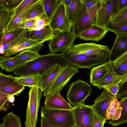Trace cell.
<instances>
[{
	"mask_svg": "<svg viewBox=\"0 0 127 127\" xmlns=\"http://www.w3.org/2000/svg\"><path fill=\"white\" fill-rule=\"evenodd\" d=\"M69 64L62 53L48 54L41 55L15 69L13 73L16 77L39 74L56 66Z\"/></svg>",
	"mask_w": 127,
	"mask_h": 127,
	"instance_id": "obj_1",
	"label": "cell"
},
{
	"mask_svg": "<svg viewBox=\"0 0 127 127\" xmlns=\"http://www.w3.org/2000/svg\"><path fill=\"white\" fill-rule=\"evenodd\" d=\"M101 3L100 0L99 2L88 10L82 1L79 12L72 27V31L76 38L79 37L83 32L93 26Z\"/></svg>",
	"mask_w": 127,
	"mask_h": 127,
	"instance_id": "obj_2",
	"label": "cell"
},
{
	"mask_svg": "<svg viewBox=\"0 0 127 127\" xmlns=\"http://www.w3.org/2000/svg\"><path fill=\"white\" fill-rule=\"evenodd\" d=\"M41 116L51 123L61 127H73L75 125L72 110H49L41 108Z\"/></svg>",
	"mask_w": 127,
	"mask_h": 127,
	"instance_id": "obj_3",
	"label": "cell"
},
{
	"mask_svg": "<svg viewBox=\"0 0 127 127\" xmlns=\"http://www.w3.org/2000/svg\"><path fill=\"white\" fill-rule=\"evenodd\" d=\"M62 53L69 64L78 68H90L95 65L103 64L109 59L106 58L87 56L69 49Z\"/></svg>",
	"mask_w": 127,
	"mask_h": 127,
	"instance_id": "obj_4",
	"label": "cell"
},
{
	"mask_svg": "<svg viewBox=\"0 0 127 127\" xmlns=\"http://www.w3.org/2000/svg\"><path fill=\"white\" fill-rule=\"evenodd\" d=\"M92 93L91 87L81 80H78L70 84L66 95L69 103L73 107L84 104L86 99Z\"/></svg>",
	"mask_w": 127,
	"mask_h": 127,
	"instance_id": "obj_5",
	"label": "cell"
},
{
	"mask_svg": "<svg viewBox=\"0 0 127 127\" xmlns=\"http://www.w3.org/2000/svg\"><path fill=\"white\" fill-rule=\"evenodd\" d=\"M38 88H30L29 93V100L26 112L25 127H36L38 114L42 94Z\"/></svg>",
	"mask_w": 127,
	"mask_h": 127,
	"instance_id": "obj_6",
	"label": "cell"
},
{
	"mask_svg": "<svg viewBox=\"0 0 127 127\" xmlns=\"http://www.w3.org/2000/svg\"><path fill=\"white\" fill-rule=\"evenodd\" d=\"M79 72L78 68L70 64L63 66L57 76L48 87L43 91V96L56 93H60L71 78Z\"/></svg>",
	"mask_w": 127,
	"mask_h": 127,
	"instance_id": "obj_7",
	"label": "cell"
},
{
	"mask_svg": "<svg viewBox=\"0 0 127 127\" xmlns=\"http://www.w3.org/2000/svg\"><path fill=\"white\" fill-rule=\"evenodd\" d=\"M75 38L70 30L55 31L48 45L50 53L65 51L73 44Z\"/></svg>",
	"mask_w": 127,
	"mask_h": 127,
	"instance_id": "obj_8",
	"label": "cell"
},
{
	"mask_svg": "<svg viewBox=\"0 0 127 127\" xmlns=\"http://www.w3.org/2000/svg\"><path fill=\"white\" fill-rule=\"evenodd\" d=\"M69 49L89 57L109 59L110 52L108 46L94 42L73 44Z\"/></svg>",
	"mask_w": 127,
	"mask_h": 127,
	"instance_id": "obj_9",
	"label": "cell"
},
{
	"mask_svg": "<svg viewBox=\"0 0 127 127\" xmlns=\"http://www.w3.org/2000/svg\"><path fill=\"white\" fill-rule=\"evenodd\" d=\"M72 111L77 127H93L95 113L92 106L82 104L73 107Z\"/></svg>",
	"mask_w": 127,
	"mask_h": 127,
	"instance_id": "obj_10",
	"label": "cell"
},
{
	"mask_svg": "<svg viewBox=\"0 0 127 127\" xmlns=\"http://www.w3.org/2000/svg\"><path fill=\"white\" fill-rule=\"evenodd\" d=\"M51 28L54 31L70 30L72 25L66 15L65 7L62 1L58 6L49 22Z\"/></svg>",
	"mask_w": 127,
	"mask_h": 127,
	"instance_id": "obj_11",
	"label": "cell"
},
{
	"mask_svg": "<svg viewBox=\"0 0 127 127\" xmlns=\"http://www.w3.org/2000/svg\"><path fill=\"white\" fill-rule=\"evenodd\" d=\"M44 42L26 37L23 40L5 51L3 55L11 56L28 50L36 51L38 52L43 46V44Z\"/></svg>",
	"mask_w": 127,
	"mask_h": 127,
	"instance_id": "obj_12",
	"label": "cell"
},
{
	"mask_svg": "<svg viewBox=\"0 0 127 127\" xmlns=\"http://www.w3.org/2000/svg\"><path fill=\"white\" fill-rule=\"evenodd\" d=\"M114 96L105 88L101 94L94 101L92 105L94 112L100 118L105 120L107 111Z\"/></svg>",
	"mask_w": 127,
	"mask_h": 127,
	"instance_id": "obj_13",
	"label": "cell"
},
{
	"mask_svg": "<svg viewBox=\"0 0 127 127\" xmlns=\"http://www.w3.org/2000/svg\"><path fill=\"white\" fill-rule=\"evenodd\" d=\"M101 5L96 15L94 24L105 28L112 17L111 0H101Z\"/></svg>",
	"mask_w": 127,
	"mask_h": 127,
	"instance_id": "obj_14",
	"label": "cell"
},
{
	"mask_svg": "<svg viewBox=\"0 0 127 127\" xmlns=\"http://www.w3.org/2000/svg\"><path fill=\"white\" fill-rule=\"evenodd\" d=\"M44 106L49 110H72L71 104L62 97L60 93H55L46 96Z\"/></svg>",
	"mask_w": 127,
	"mask_h": 127,
	"instance_id": "obj_15",
	"label": "cell"
},
{
	"mask_svg": "<svg viewBox=\"0 0 127 127\" xmlns=\"http://www.w3.org/2000/svg\"><path fill=\"white\" fill-rule=\"evenodd\" d=\"M109 61L107 72L102 77L92 84L99 89L103 88L105 86L109 84L120 83V76L115 71L112 62Z\"/></svg>",
	"mask_w": 127,
	"mask_h": 127,
	"instance_id": "obj_16",
	"label": "cell"
},
{
	"mask_svg": "<svg viewBox=\"0 0 127 127\" xmlns=\"http://www.w3.org/2000/svg\"><path fill=\"white\" fill-rule=\"evenodd\" d=\"M108 31L104 28L95 25L83 32L79 37L80 39L98 42L105 35Z\"/></svg>",
	"mask_w": 127,
	"mask_h": 127,
	"instance_id": "obj_17",
	"label": "cell"
},
{
	"mask_svg": "<svg viewBox=\"0 0 127 127\" xmlns=\"http://www.w3.org/2000/svg\"><path fill=\"white\" fill-rule=\"evenodd\" d=\"M127 51V35H117L110 50L109 61H112Z\"/></svg>",
	"mask_w": 127,
	"mask_h": 127,
	"instance_id": "obj_18",
	"label": "cell"
},
{
	"mask_svg": "<svg viewBox=\"0 0 127 127\" xmlns=\"http://www.w3.org/2000/svg\"><path fill=\"white\" fill-rule=\"evenodd\" d=\"M27 32L26 38L45 41L50 40L55 32V31L51 27L49 24L40 30Z\"/></svg>",
	"mask_w": 127,
	"mask_h": 127,
	"instance_id": "obj_19",
	"label": "cell"
},
{
	"mask_svg": "<svg viewBox=\"0 0 127 127\" xmlns=\"http://www.w3.org/2000/svg\"><path fill=\"white\" fill-rule=\"evenodd\" d=\"M63 66H56L40 74V90L42 92L52 83L59 73Z\"/></svg>",
	"mask_w": 127,
	"mask_h": 127,
	"instance_id": "obj_20",
	"label": "cell"
},
{
	"mask_svg": "<svg viewBox=\"0 0 127 127\" xmlns=\"http://www.w3.org/2000/svg\"><path fill=\"white\" fill-rule=\"evenodd\" d=\"M15 81L18 83L24 86L28 87L30 88L36 87L40 89V74H34L27 76L16 77Z\"/></svg>",
	"mask_w": 127,
	"mask_h": 127,
	"instance_id": "obj_21",
	"label": "cell"
},
{
	"mask_svg": "<svg viewBox=\"0 0 127 127\" xmlns=\"http://www.w3.org/2000/svg\"><path fill=\"white\" fill-rule=\"evenodd\" d=\"M26 63L17 60L11 56L3 55L0 57V66L7 71L13 72L15 69Z\"/></svg>",
	"mask_w": 127,
	"mask_h": 127,
	"instance_id": "obj_22",
	"label": "cell"
},
{
	"mask_svg": "<svg viewBox=\"0 0 127 127\" xmlns=\"http://www.w3.org/2000/svg\"><path fill=\"white\" fill-rule=\"evenodd\" d=\"M122 110L117 98L114 96L107 110L105 120H117L120 117Z\"/></svg>",
	"mask_w": 127,
	"mask_h": 127,
	"instance_id": "obj_23",
	"label": "cell"
},
{
	"mask_svg": "<svg viewBox=\"0 0 127 127\" xmlns=\"http://www.w3.org/2000/svg\"><path fill=\"white\" fill-rule=\"evenodd\" d=\"M81 4V0H72L70 5L65 7L67 18L72 26L74 23L79 14Z\"/></svg>",
	"mask_w": 127,
	"mask_h": 127,
	"instance_id": "obj_24",
	"label": "cell"
},
{
	"mask_svg": "<svg viewBox=\"0 0 127 127\" xmlns=\"http://www.w3.org/2000/svg\"><path fill=\"white\" fill-rule=\"evenodd\" d=\"M25 87L16 81L10 83L0 84V92L10 96H18L24 89Z\"/></svg>",
	"mask_w": 127,
	"mask_h": 127,
	"instance_id": "obj_25",
	"label": "cell"
},
{
	"mask_svg": "<svg viewBox=\"0 0 127 127\" xmlns=\"http://www.w3.org/2000/svg\"><path fill=\"white\" fill-rule=\"evenodd\" d=\"M109 61L103 64L92 68L90 74V82L92 84L94 82L98 80L107 72Z\"/></svg>",
	"mask_w": 127,
	"mask_h": 127,
	"instance_id": "obj_26",
	"label": "cell"
},
{
	"mask_svg": "<svg viewBox=\"0 0 127 127\" xmlns=\"http://www.w3.org/2000/svg\"><path fill=\"white\" fill-rule=\"evenodd\" d=\"M45 14L41 0H39L27 13L21 23L37 17H40Z\"/></svg>",
	"mask_w": 127,
	"mask_h": 127,
	"instance_id": "obj_27",
	"label": "cell"
},
{
	"mask_svg": "<svg viewBox=\"0 0 127 127\" xmlns=\"http://www.w3.org/2000/svg\"><path fill=\"white\" fill-rule=\"evenodd\" d=\"M26 32V29L18 28L10 31L1 34L0 37V44L12 41Z\"/></svg>",
	"mask_w": 127,
	"mask_h": 127,
	"instance_id": "obj_28",
	"label": "cell"
},
{
	"mask_svg": "<svg viewBox=\"0 0 127 127\" xmlns=\"http://www.w3.org/2000/svg\"><path fill=\"white\" fill-rule=\"evenodd\" d=\"M2 120V127H22L20 119L13 112L6 114Z\"/></svg>",
	"mask_w": 127,
	"mask_h": 127,
	"instance_id": "obj_29",
	"label": "cell"
},
{
	"mask_svg": "<svg viewBox=\"0 0 127 127\" xmlns=\"http://www.w3.org/2000/svg\"><path fill=\"white\" fill-rule=\"evenodd\" d=\"M15 10L10 11L0 7V35L4 32L5 29L11 20Z\"/></svg>",
	"mask_w": 127,
	"mask_h": 127,
	"instance_id": "obj_30",
	"label": "cell"
},
{
	"mask_svg": "<svg viewBox=\"0 0 127 127\" xmlns=\"http://www.w3.org/2000/svg\"><path fill=\"white\" fill-rule=\"evenodd\" d=\"M41 1L45 14L50 21L62 0H41Z\"/></svg>",
	"mask_w": 127,
	"mask_h": 127,
	"instance_id": "obj_31",
	"label": "cell"
},
{
	"mask_svg": "<svg viewBox=\"0 0 127 127\" xmlns=\"http://www.w3.org/2000/svg\"><path fill=\"white\" fill-rule=\"evenodd\" d=\"M121 106L122 108L120 118L117 120H111L108 122L112 126H118L127 122V97L119 101Z\"/></svg>",
	"mask_w": 127,
	"mask_h": 127,
	"instance_id": "obj_32",
	"label": "cell"
},
{
	"mask_svg": "<svg viewBox=\"0 0 127 127\" xmlns=\"http://www.w3.org/2000/svg\"><path fill=\"white\" fill-rule=\"evenodd\" d=\"M40 55L37 51L28 50L20 52L13 57L19 61L28 62L35 59Z\"/></svg>",
	"mask_w": 127,
	"mask_h": 127,
	"instance_id": "obj_33",
	"label": "cell"
},
{
	"mask_svg": "<svg viewBox=\"0 0 127 127\" xmlns=\"http://www.w3.org/2000/svg\"><path fill=\"white\" fill-rule=\"evenodd\" d=\"M108 23L113 25L127 24V5L113 16Z\"/></svg>",
	"mask_w": 127,
	"mask_h": 127,
	"instance_id": "obj_34",
	"label": "cell"
},
{
	"mask_svg": "<svg viewBox=\"0 0 127 127\" xmlns=\"http://www.w3.org/2000/svg\"><path fill=\"white\" fill-rule=\"evenodd\" d=\"M105 28L117 35H127V24H111L108 23Z\"/></svg>",
	"mask_w": 127,
	"mask_h": 127,
	"instance_id": "obj_35",
	"label": "cell"
},
{
	"mask_svg": "<svg viewBox=\"0 0 127 127\" xmlns=\"http://www.w3.org/2000/svg\"><path fill=\"white\" fill-rule=\"evenodd\" d=\"M27 32L23 33L12 41L0 44V55H3L6 51L23 40L26 37Z\"/></svg>",
	"mask_w": 127,
	"mask_h": 127,
	"instance_id": "obj_36",
	"label": "cell"
},
{
	"mask_svg": "<svg viewBox=\"0 0 127 127\" xmlns=\"http://www.w3.org/2000/svg\"><path fill=\"white\" fill-rule=\"evenodd\" d=\"M23 0H0V7L10 11L15 10Z\"/></svg>",
	"mask_w": 127,
	"mask_h": 127,
	"instance_id": "obj_37",
	"label": "cell"
},
{
	"mask_svg": "<svg viewBox=\"0 0 127 127\" xmlns=\"http://www.w3.org/2000/svg\"><path fill=\"white\" fill-rule=\"evenodd\" d=\"M50 21L45 14L41 17H38L33 27L30 29L27 30V32L40 30L49 24Z\"/></svg>",
	"mask_w": 127,
	"mask_h": 127,
	"instance_id": "obj_38",
	"label": "cell"
},
{
	"mask_svg": "<svg viewBox=\"0 0 127 127\" xmlns=\"http://www.w3.org/2000/svg\"><path fill=\"white\" fill-rule=\"evenodd\" d=\"M39 0H23L16 9L12 16L17 15L26 9Z\"/></svg>",
	"mask_w": 127,
	"mask_h": 127,
	"instance_id": "obj_39",
	"label": "cell"
},
{
	"mask_svg": "<svg viewBox=\"0 0 127 127\" xmlns=\"http://www.w3.org/2000/svg\"><path fill=\"white\" fill-rule=\"evenodd\" d=\"M10 96L0 92V110L6 111L10 107V103L9 101Z\"/></svg>",
	"mask_w": 127,
	"mask_h": 127,
	"instance_id": "obj_40",
	"label": "cell"
},
{
	"mask_svg": "<svg viewBox=\"0 0 127 127\" xmlns=\"http://www.w3.org/2000/svg\"><path fill=\"white\" fill-rule=\"evenodd\" d=\"M119 88L116 96L122 99L127 97V81L121 82L119 84Z\"/></svg>",
	"mask_w": 127,
	"mask_h": 127,
	"instance_id": "obj_41",
	"label": "cell"
},
{
	"mask_svg": "<svg viewBox=\"0 0 127 127\" xmlns=\"http://www.w3.org/2000/svg\"><path fill=\"white\" fill-rule=\"evenodd\" d=\"M112 62L114 69L121 64L127 62V51Z\"/></svg>",
	"mask_w": 127,
	"mask_h": 127,
	"instance_id": "obj_42",
	"label": "cell"
},
{
	"mask_svg": "<svg viewBox=\"0 0 127 127\" xmlns=\"http://www.w3.org/2000/svg\"><path fill=\"white\" fill-rule=\"evenodd\" d=\"M38 17L27 21L18 24L15 29L21 28L29 30L32 28L34 25Z\"/></svg>",
	"mask_w": 127,
	"mask_h": 127,
	"instance_id": "obj_43",
	"label": "cell"
},
{
	"mask_svg": "<svg viewBox=\"0 0 127 127\" xmlns=\"http://www.w3.org/2000/svg\"><path fill=\"white\" fill-rule=\"evenodd\" d=\"M16 81L15 77L11 75H6L0 73V84H8Z\"/></svg>",
	"mask_w": 127,
	"mask_h": 127,
	"instance_id": "obj_44",
	"label": "cell"
},
{
	"mask_svg": "<svg viewBox=\"0 0 127 127\" xmlns=\"http://www.w3.org/2000/svg\"><path fill=\"white\" fill-rule=\"evenodd\" d=\"M119 84H111L108 85L104 87L110 93L114 96H116L119 88Z\"/></svg>",
	"mask_w": 127,
	"mask_h": 127,
	"instance_id": "obj_45",
	"label": "cell"
},
{
	"mask_svg": "<svg viewBox=\"0 0 127 127\" xmlns=\"http://www.w3.org/2000/svg\"><path fill=\"white\" fill-rule=\"evenodd\" d=\"M114 70L120 76L127 75V62L121 64L118 67L114 69Z\"/></svg>",
	"mask_w": 127,
	"mask_h": 127,
	"instance_id": "obj_46",
	"label": "cell"
},
{
	"mask_svg": "<svg viewBox=\"0 0 127 127\" xmlns=\"http://www.w3.org/2000/svg\"><path fill=\"white\" fill-rule=\"evenodd\" d=\"M105 121V120L100 118L95 113L93 127H104Z\"/></svg>",
	"mask_w": 127,
	"mask_h": 127,
	"instance_id": "obj_47",
	"label": "cell"
},
{
	"mask_svg": "<svg viewBox=\"0 0 127 127\" xmlns=\"http://www.w3.org/2000/svg\"><path fill=\"white\" fill-rule=\"evenodd\" d=\"M100 0H81L88 10L95 5Z\"/></svg>",
	"mask_w": 127,
	"mask_h": 127,
	"instance_id": "obj_48",
	"label": "cell"
},
{
	"mask_svg": "<svg viewBox=\"0 0 127 127\" xmlns=\"http://www.w3.org/2000/svg\"><path fill=\"white\" fill-rule=\"evenodd\" d=\"M127 5V0H117L116 7L113 16Z\"/></svg>",
	"mask_w": 127,
	"mask_h": 127,
	"instance_id": "obj_49",
	"label": "cell"
},
{
	"mask_svg": "<svg viewBox=\"0 0 127 127\" xmlns=\"http://www.w3.org/2000/svg\"><path fill=\"white\" fill-rule=\"evenodd\" d=\"M40 127H61L54 125L48 122L43 117L41 116Z\"/></svg>",
	"mask_w": 127,
	"mask_h": 127,
	"instance_id": "obj_50",
	"label": "cell"
},
{
	"mask_svg": "<svg viewBox=\"0 0 127 127\" xmlns=\"http://www.w3.org/2000/svg\"><path fill=\"white\" fill-rule=\"evenodd\" d=\"M112 8V17L114 15V12L115 10L117 3V0H111Z\"/></svg>",
	"mask_w": 127,
	"mask_h": 127,
	"instance_id": "obj_51",
	"label": "cell"
},
{
	"mask_svg": "<svg viewBox=\"0 0 127 127\" xmlns=\"http://www.w3.org/2000/svg\"><path fill=\"white\" fill-rule=\"evenodd\" d=\"M62 1L65 7H66L70 5L72 2V0H62Z\"/></svg>",
	"mask_w": 127,
	"mask_h": 127,
	"instance_id": "obj_52",
	"label": "cell"
},
{
	"mask_svg": "<svg viewBox=\"0 0 127 127\" xmlns=\"http://www.w3.org/2000/svg\"><path fill=\"white\" fill-rule=\"evenodd\" d=\"M126 81H127V75L120 76V83Z\"/></svg>",
	"mask_w": 127,
	"mask_h": 127,
	"instance_id": "obj_53",
	"label": "cell"
},
{
	"mask_svg": "<svg viewBox=\"0 0 127 127\" xmlns=\"http://www.w3.org/2000/svg\"><path fill=\"white\" fill-rule=\"evenodd\" d=\"M9 100L10 103L13 102L14 101V95L10 96L9 98Z\"/></svg>",
	"mask_w": 127,
	"mask_h": 127,
	"instance_id": "obj_54",
	"label": "cell"
},
{
	"mask_svg": "<svg viewBox=\"0 0 127 127\" xmlns=\"http://www.w3.org/2000/svg\"><path fill=\"white\" fill-rule=\"evenodd\" d=\"M0 127H2V125L1 123L0 124Z\"/></svg>",
	"mask_w": 127,
	"mask_h": 127,
	"instance_id": "obj_55",
	"label": "cell"
}]
</instances>
